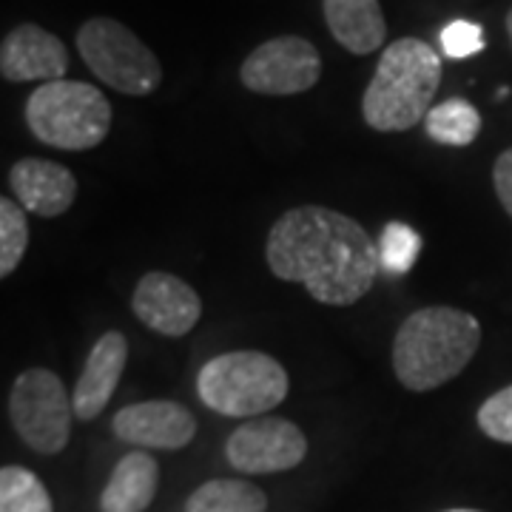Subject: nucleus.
Wrapping results in <instances>:
<instances>
[{"label": "nucleus", "instance_id": "412c9836", "mask_svg": "<svg viewBox=\"0 0 512 512\" xmlns=\"http://www.w3.org/2000/svg\"><path fill=\"white\" fill-rule=\"evenodd\" d=\"M421 254L419 231H413L404 222H387L379 242V259L384 271L390 274H407Z\"/></svg>", "mask_w": 512, "mask_h": 512}, {"label": "nucleus", "instance_id": "5701e85b", "mask_svg": "<svg viewBox=\"0 0 512 512\" xmlns=\"http://www.w3.org/2000/svg\"><path fill=\"white\" fill-rule=\"evenodd\" d=\"M441 49H444V55L453 57V60L473 57L484 49V32H481L478 23L453 20L450 26L441 29Z\"/></svg>", "mask_w": 512, "mask_h": 512}, {"label": "nucleus", "instance_id": "dca6fc26", "mask_svg": "<svg viewBox=\"0 0 512 512\" xmlns=\"http://www.w3.org/2000/svg\"><path fill=\"white\" fill-rule=\"evenodd\" d=\"M157 484H160L157 461L143 450L126 453L117 461L109 484L100 493V512H146L157 495Z\"/></svg>", "mask_w": 512, "mask_h": 512}, {"label": "nucleus", "instance_id": "f257e3e1", "mask_svg": "<svg viewBox=\"0 0 512 512\" xmlns=\"http://www.w3.org/2000/svg\"><path fill=\"white\" fill-rule=\"evenodd\" d=\"M268 268L282 282H299L316 302L348 308L365 296L382 259L359 222L325 205H299L274 222Z\"/></svg>", "mask_w": 512, "mask_h": 512}, {"label": "nucleus", "instance_id": "a878e982", "mask_svg": "<svg viewBox=\"0 0 512 512\" xmlns=\"http://www.w3.org/2000/svg\"><path fill=\"white\" fill-rule=\"evenodd\" d=\"M444 512H481V510H444Z\"/></svg>", "mask_w": 512, "mask_h": 512}, {"label": "nucleus", "instance_id": "f8f14e48", "mask_svg": "<svg viewBox=\"0 0 512 512\" xmlns=\"http://www.w3.org/2000/svg\"><path fill=\"white\" fill-rule=\"evenodd\" d=\"M69 72V52L63 40L43 26L23 23L3 37L0 46V74L9 83H55L66 80Z\"/></svg>", "mask_w": 512, "mask_h": 512}, {"label": "nucleus", "instance_id": "b1692460", "mask_svg": "<svg viewBox=\"0 0 512 512\" xmlns=\"http://www.w3.org/2000/svg\"><path fill=\"white\" fill-rule=\"evenodd\" d=\"M493 185L504 211L512 217V148L498 154V160L493 165Z\"/></svg>", "mask_w": 512, "mask_h": 512}, {"label": "nucleus", "instance_id": "4be33fe9", "mask_svg": "<svg viewBox=\"0 0 512 512\" xmlns=\"http://www.w3.org/2000/svg\"><path fill=\"white\" fill-rule=\"evenodd\" d=\"M478 427L484 436L501 444H512V384L493 393L478 410Z\"/></svg>", "mask_w": 512, "mask_h": 512}, {"label": "nucleus", "instance_id": "4468645a", "mask_svg": "<svg viewBox=\"0 0 512 512\" xmlns=\"http://www.w3.org/2000/svg\"><path fill=\"white\" fill-rule=\"evenodd\" d=\"M9 185L15 191L18 202L37 217H60L66 214L77 200V180L66 165L26 157L12 165Z\"/></svg>", "mask_w": 512, "mask_h": 512}, {"label": "nucleus", "instance_id": "6ab92c4d", "mask_svg": "<svg viewBox=\"0 0 512 512\" xmlns=\"http://www.w3.org/2000/svg\"><path fill=\"white\" fill-rule=\"evenodd\" d=\"M0 512H55L43 481L26 470L6 464L0 470Z\"/></svg>", "mask_w": 512, "mask_h": 512}, {"label": "nucleus", "instance_id": "1a4fd4ad", "mask_svg": "<svg viewBox=\"0 0 512 512\" xmlns=\"http://www.w3.org/2000/svg\"><path fill=\"white\" fill-rule=\"evenodd\" d=\"M308 456L305 433L288 419L262 416L239 424L225 441L228 464L245 476H271L302 464Z\"/></svg>", "mask_w": 512, "mask_h": 512}, {"label": "nucleus", "instance_id": "393cba45", "mask_svg": "<svg viewBox=\"0 0 512 512\" xmlns=\"http://www.w3.org/2000/svg\"><path fill=\"white\" fill-rule=\"evenodd\" d=\"M507 35H510V43H512V9L507 12Z\"/></svg>", "mask_w": 512, "mask_h": 512}, {"label": "nucleus", "instance_id": "423d86ee", "mask_svg": "<svg viewBox=\"0 0 512 512\" xmlns=\"http://www.w3.org/2000/svg\"><path fill=\"white\" fill-rule=\"evenodd\" d=\"M77 49L94 77L114 92L146 97L163 83V63L120 20H86L77 32Z\"/></svg>", "mask_w": 512, "mask_h": 512}, {"label": "nucleus", "instance_id": "39448f33", "mask_svg": "<svg viewBox=\"0 0 512 512\" xmlns=\"http://www.w3.org/2000/svg\"><path fill=\"white\" fill-rule=\"evenodd\" d=\"M26 126L46 146L89 151L109 137L111 103L92 83H43L26 100Z\"/></svg>", "mask_w": 512, "mask_h": 512}, {"label": "nucleus", "instance_id": "f3484780", "mask_svg": "<svg viewBox=\"0 0 512 512\" xmlns=\"http://www.w3.org/2000/svg\"><path fill=\"white\" fill-rule=\"evenodd\" d=\"M268 495L251 481L214 478L197 487L185 501V512H265Z\"/></svg>", "mask_w": 512, "mask_h": 512}, {"label": "nucleus", "instance_id": "a211bd4d", "mask_svg": "<svg viewBox=\"0 0 512 512\" xmlns=\"http://www.w3.org/2000/svg\"><path fill=\"white\" fill-rule=\"evenodd\" d=\"M424 131L441 146H470L481 131V114L464 97H450L430 109L424 120Z\"/></svg>", "mask_w": 512, "mask_h": 512}, {"label": "nucleus", "instance_id": "20e7f679", "mask_svg": "<svg viewBox=\"0 0 512 512\" xmlns=\"http://www.w3.org/2000/svg\"><path fill=\"white\" fill-rule=\"evenodd\" d=\"M200 402L228 419H256L288 396V373L274 356L259 350H231L211 359L197 376Z\"/></svg>", "mask_w": 512, "mask_h": 512}, {"label": "nucleus", "instance_id": "2eb2a0df", "mask_svg": "<svg viewBox=\"0 0 512 512\" xmlns=\"http://www.w3.org/2000/svg\"><path fill=\"white\" fill-rule=\"evenodd\" d=\"M330 35L350 55H373L384 46V23L379 0H322Z\"/></svg>", "mask_w": 512, "mask_h": 512}, {"label": "nucleus", "instance_id": "f03ea898", "mask_svg": "<svg viewBox=\"0 0 512 512\" xmlns=\"http://www.w3.org/2000/svg\"><path fill=\"white\" fill-rule=\"evenodd\" d=\"M481 345L473 313L433 305L410 313L393 339V373L413 393H430L456 379Z\"/></svg>", "mask_w": 512, "mask_h": 512}, {"label": "nucleus", "instance_id": "6e6552de", "mask_svg": "<svg viewBox=\"0 0 512 512\" xmlns=\"http://www.w3.org/2000/svg\"><path fill=\"white\" fill-rule=\"evenodd\" d=\"M322 77V57L305 37L282 35L265 40L245 57L239 80L248 92L288 97L313 89Z\"/></svg>", "mask_w": 512, "mask_h": 512}, {"label": "nucleus", "instance_id": "aec40b11", "mask_svg": "<svg viewBox=\"0 0 512 512\" xmlns=\"http://www.w3.org/2000/svg\"><path fill=\"white\" fill-rule=\"evenodd\" d=\"M23 211L26 208L9 197L0 200V276H12L29 248V222Z\"/></svg>", "mask_w": 512, "mask_h": 512}, {"label": "nucleus", "instance_id": "9d476101", "mask_svg": "<svg viewBox=\"0 0 512 512\" xmlns=\"http://www.w3.org/2000/svg\"><path fill=\"white\" fill-rule=\"evenodd\" d=\"M131 311L148 330L180 339L200 322L202 299L180 276L151 271L137 282L131 296Z\"/></svg>", "mask_w": 512, "mask_h": 512}, {"label": "nucleus", "instance_id": "7ed1b4c3", "mask_svg": "<svg viewBox=\"0 0 512 512\" xmlns=\"http://www.w3.org/2000/svg\"><path fill=\"white\" fill-rule=\"evenodd\" d=\"M441 86V57L419 37H402L382 60L362 97V117L376 131H407L427 120Z\"/></svg>", "mask_w": 512, "mask_h": 512}, {"label": "nucleus", "instance_id": "9b49d317", "mask_svg": "<svg viewBox=\"0 0 512 512\" xmlns=\"http://www.w3.org/2000/svg\"><path fill=\"white\" fill-rule=\"evenodd\" d=\"M111 430L120 441L148 447V450H183L197 436L194 413L177 402H140L123 407Z\"/></svg>", "mask_w": 512, "mask_h": 512}, {"label": "nucleus", "instance_id": "ddd939ff", "mask_svg": "<svg viewBox=\"0 0 512 512\" xmlns=\"http://www.w3.org/2000/svg\"><path fill=\"white\" fill-rule=\"evenodd\" d=\"M128 359V342L120 330H109L94 342L86 367L72 390L74 416L80 421L97 419L111 402L117 384L123 379Z\"/></svg>", "mask_w": 512, "mask_h": 512}, {"label": "nucleus", "instance_id": "0eeeda50", "mask_svg": "<svg viewBox=\"0 0 512 512\" xmlns=\"http://www.w3.org/2000/svg\"><path fill=\"white\" fill-rule=\"evenodd\" d=\"M9 419L40 456H57L72 439L74 404L60 376L46 367L23 370L9 396Z\"/></svg>", "mask_w": 512, "mask_h": 512}]
</instances>
